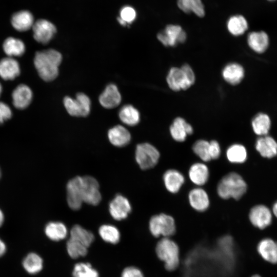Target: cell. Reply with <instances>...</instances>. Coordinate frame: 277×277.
Segmentation results:
<instances>
[{
	"mask_svg": "<svg viewBox=\"0 0 277 277\" xmlns=\"http://www.w3.org/2000/svg\"><path fill=\"white\" fill-rule=\"evenodd\" d=\"M62 61V54L54 49H50L36 52L33 62L40 77L46 82H50L57 76Z\"/></svg>",
	"mask_w": 277,
	"mask_h": 277,
	"instance_id": "cell-1",
	"label": "cell"
},
{
	"mask_svg": "<svg viewBox=\"0 0 277 277\" xmlns=\"http://www.w3.org/2000/svg\"><path fill=\"white\" fill-rule=\"evenodd\" d=\"M166 81L168 88L177 92L190 88L196 81L195 72L188 64L181 67L172 66L168 71Z\"/></svg>",
	"mask_w": 277,
	"mask_h": 277,
	"instance_id": "cell-2",
	"label": "cell"
},
{
	"mask_svg": "<svg viewBox=\"0 0 277 277\" xmlns=\"http://www.w3.org/2000/svg\"><path fill=\"white\" fill-rule=\"evenodd\" d=\"M247 186L244 179L238 173L231 172L224 175L217 186L219 196L224 200L230 198L240 200L246 193Z\"/></svg>",
	"mask_w": 277,
	"mask_h": 277,
	"instance_id": "cell-3",
	"label": "cell"
},
{
	"mask_svg": "<svg viewBox=\"0 0 277 277\" xmlns=\"http://www.w3.org/2000/svg\"><path fill=\"white\" fill-rule=\"evenodd\" d=\"M158 258L165 263L166 269L173 271L179 265V249L177 244L168 238L162 239L155 248Z\"/></svg>",
	"mask_w": 277,
	"mask_h": 277,
	"instance_id": "cell-4",
	"label": "cell"
},
{
	"mask_svg": "<svg viewBox=\"0 0 277 277\" xmlns=\"http://www.w3.org/2000/svg\"><path fill=\"white\" fill-rule=\"evenodd\" d=\"M149 230L155 237L163 236L168 238L173 235L176 226L173 217L166 213H160L152 216L149 221Z\"/></svg>",
	"mask_w": 277,
	"mask_h": 277,
	"instance_id": "cell-5",
	"label": "cell"
},
{
	"mask_svg": "<svg viewBox=\"0 0 277 277\" xmlns=\"http://www.w3.org/2000/svg\"><path fill=\"white\" fill-rule=\"evenodd\" d=\"M160 157L159 150L148 143L138 144L135 150V160L143 170L152 168L158 163Z\"/></svg>",
	"mask_w": 277,
	"mask_h": 277,
	"instance_id": "cell-6",
	"label": "cell"
},
{
	"mask_svg": "<svg viewBox=\"0 0 277 277\" xmlns=\"http://www.w3.org/2000/svg\"><path fill=\"white\" fill-rule=\"evenodd\" d=\"M157 38L164 46L174 47L186 42L187 34L181 26L169 24L157 33Z\"/></svg>",
	"mask_w": 277,
	"mask_h": 277,
	"instance_id": "cell-7",
	"label": "cell"
},
{
	"mask_svg": "<svg viewBox=\"0 0 277 277\" xmlns=\"http://www.w3.org/2000/svg\"><path fill=\"white\" fill-rule=\"evenodd\" d=\"M68 113L74 116H86L90 113V100L83 93H78L75 99L66 96L63 101Z\"/></svg>",
	"mask_w": 277,
	"mask_h": 277,
	"instance_id": "cell-8",
	"label": "cell"
},
{
	"mask_svg": "<svg viewBox=\"0 0 277 277\" xmlns=\"http://www.w3.org/2000/svg\"><path fill=\"white\" fill-rule=\"evenodd\" d=\"M82 176L71 179L67 184V201L69 207L73 210L80 209L83 203Z\"/></svg>",
	"mask_w": 277,
	"mask_h": 277,
	"instance_id": "cell-9",
	"label": "cell"
},
{
	"mask_svg": "<svg viewBox=\"0 0 277 277\" xmlns=\"http://www.w3.org/2000/svg\"><path fill=\"white\" fill-rule=\"evenodd\" d=\"M82 179L83 203L93 206L98 205L102 199L98 182L95 178L89 175L83 176Z\"/></svg>",
	"mask_w": 277,
	"mask_h": 277,
	"instance_id": "cell-10",
	"label": "cell"
},
{
	"mask_svg": "<svg viewBox=\"0 0 277 277\" xmlns=\"http://www.w3.org/2000/svg\"><path fill=\"white\" fill-rule=\"evenodd\" d=\"M32 29L34 39L44 45L48 44L56 32L55 25L45 19H39L36 21Z\"/></svg>",
	"mask_w": 277,
	"mask_h": 277,
	"instance_id": "cell-11",
	"label": "cell"
},
{
	"mask_svg": "<svg viewBox=\"0 0 277 277\" xmlns=\"http://www.w3.org/2000/svg\"><path fill=\"white\" fill-rule=\"evenodd\" d=\"M249 219L254 226L263 229L271 224L272 214L266 206L262 204L257 205L250 209Z\"/></svg>",
	"mask_w": 277,
	"mask_h": 277,
	"instance_id": "cell-12",
	"label": "cell"
},
{
	"mask_svg": "<svg viewBox=\"0 0 277 277\" xmlns=\"http://www.w3.org/2000/svg\"><path fill=\"white\" fill-rule=\"evenodd\" d=\"M221 76L228 85L236 86L241 83L245 76L243 67L239 63L231 62L227 63L222 68Z\"/></svg>",
	"mask_w": 277,
	"mask_h": 277,
	"instance_id": "cell-13",
	"label": "cell"
},
{
	"mask_svg": "<svg viewBox=\"0 0 277 277\" xmlns=\"http://www.w3.org/2000/svg\"><path fill=\"white\" fill-rule=\"evenodd\" d=\"M169 133L174 141L183 142L188 135L193 133V128L184 118L177 116L174 118L169 127Z\"/></svg>",
	"mask_w": 277,
	"mask_h": 277,
	"instance_id": "cell-14",
	"label": "cell"
},
{
	"mask_svg": "<svg viewBox=\"0 0 277 277\" xmlns=\"http://www.w3.org/2000/svg\"><path fill=\"white\" fill-rule=\"evenodd\" d=\"M109 210L114 220L121 221L128 216L131 211V206L127 198L118 194L110 203Z\"/></svg>",
	"mask_w": 277,
	"mask_h": 277,
	"instance_id": "cell-15",
	"label": "cell"
},
{
	"mask_svg": "<svg viewBox=\"0 0 277 277\" xmlns=\"http://www.w3.org/2000/svg\"><path fill=\"white\" fill-rule=\"evenodd\" d=\"M191 207L199 212L206 211L209 207L210 200L206 191L200 187L191 189L188 194Z\"/></svg>",
	"mask_w": 277,
	"mask_h": 277,
	"instance_id": "cell-16",
	"label": "cell"
},
{
	"mask_svg": "<svg viewBox=\"0 0 277 277\" xmlns=\"http://www.w3.org/2000/svg\"><path fill=\"white\" fill-rule=\"evenodd\" d=\"M33 92L30 88L25 84H19L12 93L13 106L18 109L26 108L31 103Z\"/></svg>",
	"mask_w": 277,
	"mask_h": 277,
	"instance_id": "cell-17",
	"label": "cell"
},
{
	"mask_svg": "<svg viewBox=\"0 0 277 277\" xmlns=\"http://www.w3.org/2000/svg\"><path fill=\"white\" fill-rule=\"evenodd\" d=\"M163 179L165 188L171 193L178 192L185 182V177L183 174L173 169L166 171L163 174Z\"/></svg>",
	"mask_w": 277,
	"mask_h": 277,
	"instance_id": "cell-18",
	"label": "cell"
},
{
	"mask_svg": "<svg viewBox=\"0 0 277 277\" xmlns=\"http://www.w3.org/2000/svg\"><path fill=\"white\" fill-rule=\"evenodd\" d=\"M209 170L204 163L197 162L193 164L188 171L190 181L198 187L204 185L208 181Z\"/></svg>",
	"mask_w": 277,
	"mask_h": 277,
	"instance_id": "cell-19",
	"label": "cell"
},
{
	"mask_svg": "<svg viewBox=\"0 0 277 277\" xmlns=\"http://www.w3.org/2000/svg\"><path fill=\"white\" fill-rule=\"evenodd\" d=\"M21 73L18 62L14 58L7 57L0 61V76L4 80H13Z\"/></svg>",
	"mask_w": 277,
	"mask_h": 277,
	"instance_id": "cell-20",
	"label": "cell"
},
{
	"mask_svg": "<svg viewBox=\"0 0 277 277\" xmlns=\"http://www.w3.org/2000/svg\"><path fill=\"white\" fill-rule=\"evenodd\" d=\"M255 149L262 156L272 158L277 155V142L271 136H262L256 141Z\"/></svg>",
	"mask_w": 277,
	"mask_h": 277,
	"instance_id": "cell-21",
	"label": "cell"
},
{
	"mask_svg": "<svg viewBox=\"0 0 277 277\" xmlns=\"http://www.w3.org/2000/svg\"><path fill=\"white\" fill-rule=\"evenodd\" d=\"M101 105L105 108L111 109L117 106L121 101V95L117 87L114 84L108 85L99 97Z\"/></svg>",
	"mask_w": 277,
	"mask_h": 277,
	"instance_id": "cell-22",
	"label": "cell"
},
{
	"mask_svg": "<svg viewBox=\"0 0 277 277\" xmlns=\"http://www.w3.org/2000/svg\"><path fill=\"white\" fill-rule=\"evenodd\" d=\"M11 23L13 27L17 31H26L32 28L34 23V17L30 11L22 10L13 14Z\"/></svg>",
	"mask_w": 277,
	"mask_h": 277,
	"instance_id": "cell-23",
	"label": "cell"
},
{
	"mask_svg": "<svg viewBox=\"0 0 277 277\" xmlns=\"http://www.w3.org/2000/svg\"><path fill=\"white\" fill-rule=\"evenodd\" d=\"M258 251L265 261L277 263V243L273 240L266 238L261 240L258 244Z\"/></svg>",
	"mask_w": 277,
	"mask_h": 277,
	"instance_id": "cell-24",
	"label": "cell"
},
{
	"mask_svg": "<svg viewBox=\"0 0 277 277\" xmlns=\"http://www.w3.org/2000/svg\"><path fill=\"white\" fill-rule=\"evenodd\" d=\"M108 137L113 145L119 147L126 146L131 140L130 132L121 125H116L111 128L108 131Z\"/></svg>",
	"mask_w": 277,
	"mask_h": 277,
	"instance_id": "cell-25",
	"label": "cell"
},
{
	"mask_svg": "<svg viewBox=\"0 0 277 277\" xmlns=\"http://www.w3.org/2000/svg\"><path fill=\"white\" fill-rule=\"evenodd\" d=\"M247 43L253 51L262 53L265 51L268 46V35L264 31L251 32L247 36Z\"/></svg>",
	"mask_w": 277,
	"mask_h": 277,
	"instance_id": "cell-26",
	"label": "cell"
},
{
	"mask_svg": "<svg viewBox=\"0 0 277 277\" xmlns=\"http://www.w3.org/2000/svg\"><path fill=\"white\" fill-rule=\"evenodd\" d=\"M3 48L8 57L21 56L25 52L26 47L24 43L20 39L9 37L4 42Z\"/></svg>",
	"mask_w": 277,
	"mask_h": 277,
	"instance_id": "cell-27",
	"label": "cell"
},
{
	"mask_svg": "<svg viewBox=\"0 0 277 277\" xmlns=\"http://www.w3.org/2000/svg\"><path fill=\"white\" fill-rule=\"evenodd\" d=\"M45 233L50 240L59 241L66 237L68 230L66 226L63 223L51 222L46 225Z\"/></svg>",
	"mask_w": 277,
	"mask_h": 277,
	"instance_id": "cell-28",
	"label": "cell"
},
{
	"mask_svg": "<svg viewBox=\"0 0 277 277\" xmlns=\"http://www.w3.org/2000/svg\"><path fill=\"white\" fill-rule=\"evenodd\" d=\"M22 265L27 273L30 274H35L42 270L43 260L38 254L31 252L24 258L22 262Z\"/></svg>",
	"mask_w": 277,
	"mask_h": 277,
	"instance_id": "cell-29",
	"label": "cell"
},
{
	"mask_svg": "<svg viewBox=\"0 0 277 277\" xmlns=\"http://www.w3.org/2000/svg\"><path fill=\"white\" fill-rule=\"evenodd\" d=\"M226 25L229 33L235 36L243 34L248 27L247 20L241 15L231 16L228 19Z\"/></svg>",
	"mask_w": 277,
	"mask_h": 277,
	"instance_id": "cell-30",
	"label": "cell"
},
{
	"mask_svg": "<svg viewBox=\"0 0 277 277\" xmlns=\"http://www.w3.org/2000/svg\"><path fill=\"white\" fill-rule=\"evenodd\" d=\"M227 160L231 163L242 164L247 158V151L244 146L240 144H233L226 150Z\"/></svg>",
	"mask_w": 277,
	"mask_h": 277,
	"instance_id": "cell-31",
	"label": "cell"
},
{
	"mask_svg": "<svg viewBox=\"0 0 277 277\" xmlns=\"http://www.w3.org/2000/svg\"><path fill=\"white\" fill-rule=\"evenodd\" d=\"M251 126L256 135L260 136L266 135L270 129V119L266 114H258L252 119Z\"/></svg>",
	"mask_w": 277,
	"mask_h": 277,
	"instance_id": "cell-32",
	"label": "cell"
},
{
	"mask_svg": "<svg viewBox=\"0 0 277 277\" xmlns=\"http://www.w3.org/2000/svg\"><path fill=\"white\" fill-rule=\"evenodd\" d=\"M178 7L184 12H193L200 17L205 14L204 5L201 0H177Z\"/></svg>",
	"mask_w": 277,
	"mask_h": 277,
	"instance_id": "cell-33",
	"label": "cell"
},
{
	"mask_svg": "<svg viewBox=\"0 0 277 277\" xmlns=\"http://www.w3.org/2000/svg\"><path fill=\"white\" fill-rule=\"evenodd\" d=\"M70 238L73 239L87 247H89L94 240L93 234L79 225H75L70 230Z\"/></svg>",
	"mask_w": 277,
	"mask_h": 277,
	"instance_id": "cell-34",
	"label": "cell"
},
{
	"mask_svg": "<svg viewBox=\"0 0 277 277\" xmlns=\"http://www.w3.org/2000/svg\"><path fill=\"white\" fill-rule=\"evenodd\" d=\"M119 117L123 123L129 126H135L140 121V112L130 105H125L121 108Z\"/></svg>",
	"mask_w": 277,
	"mask_h": 277,
	"instance_id": "cell-35",
	"label": "cell"
},
{
	"mask_svg": "<svg viewBox=\"0 0 277 277\" xmlns=\"http://www.w3.org/2000/svg\"><path fill=\"white\" fill-rule=\"evenodd\" d=\"M101 238L106 242L112 244L118 243L120 240V232L118 229L111 225H103L98 229Z\"/></svg>",
	"mask_w": 277,
	"mask_h": 277,
	"instance_id": "cell-36",
	"label": "cell"
},
{
	"mask_svg": "<svg viewBox=\"0 0 277 277\" xmlns=\"http://www.w3.org/2000/svg\"><path fill=\"white\" fill-rule=\"evenodd\" d=\"M66 248L68 254L73 259L84 256L88 252V247L70 238L67 242Z\"/></svg>",
	"mask_w": 277,
	"mask_h": 277,
	"instance_id": "cell-37",
	"label": "cell"
},
{
	"mask_svg": "<svg viewBox=\"0 0 277 277\" xmlns=\"http://www.w3.org/2000/svg\"><path fill=\"white\" fill-rule=\"evenodd\" d=\"M73 277H99L97 271L88 263L76 264L72 271Z\"/></svg>",
	"mask_w": 277,
	"mask_h": 277,
	"instance_id": "cell-38",
	"label": "cell"
},
{
	"mask_svg": "<svg viewBox=\"0 0 277 277\" xmlns=\"http://www.w3.org/2000/svg\"><path fill=\"white\" fill-rule=\"evenodd\" d=\"M193 152L204 162L211 160L209 153V142L205 140H199L192 146Z\"/></svg>",
	"mask_w": 277,
	"mask_h": 277,
	"instance_id": "cell-39",
	"label": "cell"
},
{
	"mask_svg": "<svg viewBox=\"0 0 277 277\" xmlns=\"http://www.w3.org/2000/svg\"><path fill=\"white\" fill-rule=\"evenodd\" d=\"M119 17L127 25L131 24L136 18V12L132 7L126 6L121 9Z\"/></svg>",
	"mask_w": 277,
	"mask_h": 277,
	"instance_id": "cell-40",
	"label": "cell"
},
{
	"mask_svg": "<svg viewBox=\"0 0 277 277\" xmlns=\"http://www.w3.org/2000/svg\"><path fill=\"white\" fill-rule=\"evenodd\" d=\"M12 114L10 107L6 103L0 102V124L10 119Z\"/></svg>",
	"mask_w": 277,
	"mask_h": 277,
	"instance_id": "cell-41",
	"label": "cell"
},
{
	"mask_svg": "<svg viewBox=\"0 0 277 277\" xmlns=\"http://www.w3.org/2000/svg\"><path fill=\"white\" fill-rule=\"evenodd\" d=\"M209 153L211 160L219 158L221 150L220 145L217 141L212 140L209 142Z\"/></svg>",
	"mask_w": 277,
	"mask_h": 277,
	"instance_id": "cell-42",
	"label": "cell"
},
{
	"mask_svg": "<svg viewBox=\"0 0 277 277\" xmlns=\"http://www.w3.org/2000/svg\"><path fill=\"white\" fill-rule=\"evenodd\" d=\"M121 277H144V275L138 268L129 266L123 270Z\"/></svg>",
	"mask_w": 277,
	"mask_h": 277,
	"instance_id": "cell-43",
	"label": "cell"
},
{
	"mask_svg": "<svg viewBox=\"0 0 277 277\" xmlns=\"http://www.w3.org/2000/svg\"><path fill=\"white\" fill-rule=\"evenodd\" d=\"M7 246L5 242L0 238V257L2 256L6 253Z\"/></svg>",
	"mask_w": 277,
	"mask_h": 277,
	"instance_id": "cell-44",
	"label": "cell"
},
{
	"mask_svg": "<svg viewBox=\"0 0 277 277\" xmlns=\"http://www.w3.org/2000/svg\"><path fill=\"white\" fill-rule=\"evenodd\" d=\"M272 213L277 217V201H276L272 207Z\"/></svg>",
	"mask_w": 277,
	"mask_h": 277,
	"instance_id": "cell-45",
	"label": "cell"
},
{
	"mask_svg": "<svg viewBox=\"0 0 277 277\" xmlns=\"http://www.w3.org/2000/svg\"><path fill=\"white\" fill-rule=\"evenodd\" d=\"M4 221V215L2 211L0 209V227L3 225Z\"/></svg>",
	"mask_w": 277,
	"mask_h": 277,
	"instance_id": "cell-46",
	"label": "cell"
},
{
	"mask_svg": "<svg viewBox=\"0 0 277 277\" xmlns=\"http://www.w3.org/2000/svg\"><path fill=\"white\" fill-rule=\"evenodd\" d=\"M2 92V86L1 84L0 83V96L1 95Z\"/></svg>",
	"mask_w": 277,
	"mask_h": 277,
	"instance_id": "cell-47",
	"label": "cell"
},
{
	"mask_svg": "<svg viewBox=\"0 0 277 277\" xmlns=\"http://www.w3.org/2000/svg\"><path fill=\"white\" fill-rule=\"evenodd\" d=\"M251 277H261V276H260L259 275H257V274H256V275H253V276H251Z\"/></svg>",
	"mask_w": 277,
	"mask_h": 277,
	"instance_id": "cell-48",
	"label": "cell"
},
{
	"mask_svg": "<svg viewBox=\"0 0 277 277\" xmlns=\"http://www.w3.org/2000/svg\"><path fill=\"white\" fill-rule=\"evenodd\" d=\"M1 169H0V177H1Z\"/></svg>",
	"mask_w": 277,
	"mask_h": 277,
	"instance_id": "cell-49",
	"label": "cell"
},
{
	"mask_svg": "<svg viewBox=\"0 0 277 277\" xmlns=\"http://www.w3.org/2000/svg\"><path fill=\"white\" fill-rule=\"evenodd\" d=\"M269 1H275V0H268Z\"/></svg>",
	"mask_w": 277,
	"mask_h": 277,
	"instance_id": "cell-50",
	"label": "cell"
}]
</instances>
